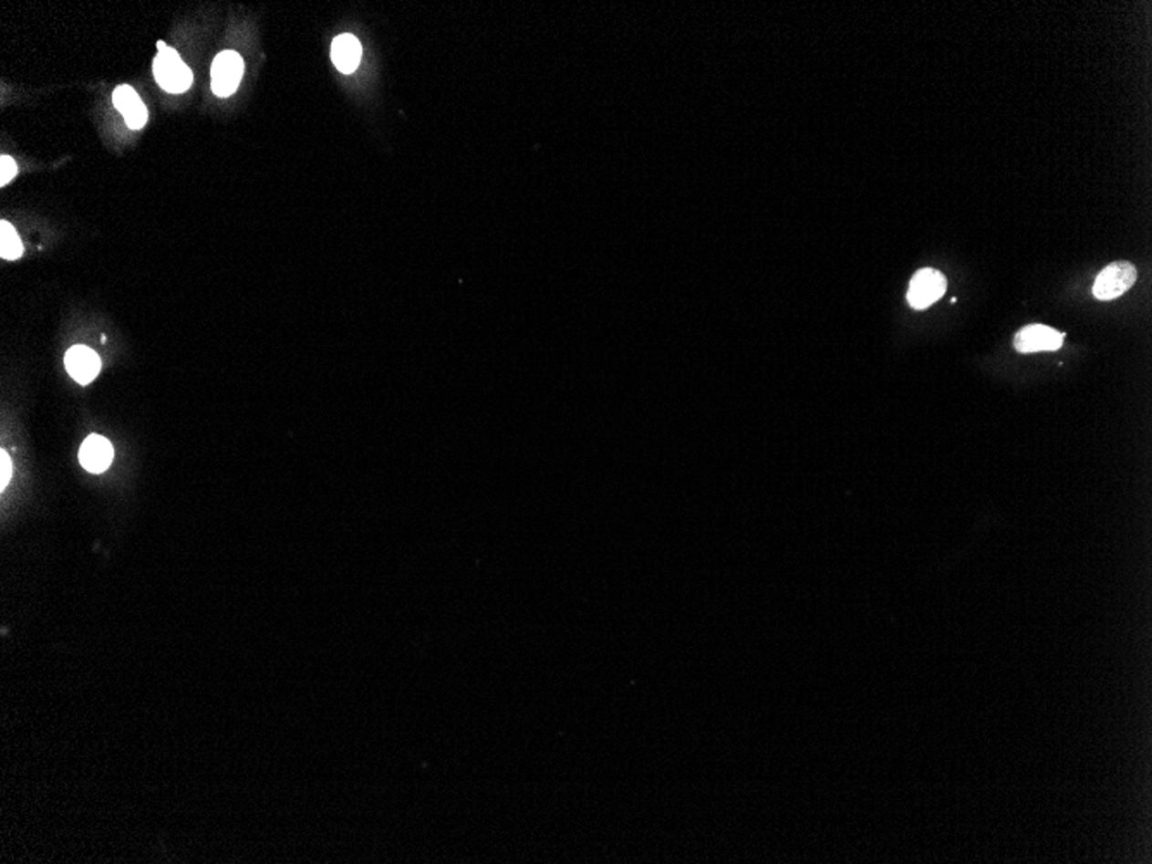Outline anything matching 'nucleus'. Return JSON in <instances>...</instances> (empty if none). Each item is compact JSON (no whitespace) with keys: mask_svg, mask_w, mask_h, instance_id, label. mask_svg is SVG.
<instances>
[{"mask_svg":"<svg viewBox=\"0 0 1152 864\" xmlns=\"http://www.w3.org/2000/svg\"><path fill=\"white\" fill-rule=\"evenodd\" d=\"M948 290L946 276L931 267L919 269L913 276L908 288V302L913 309H927L933 302L940 299Z\"/></svg>","mask_w":1152,"mask_h":864,"instance_id":"7ed1b4c3","label":"nucleus"},{"mask_svg":"<svg viewBox=\"0 0 1152 864\" xmlns=\"http://www.w3.org/2000/svg\"><path fill=\"white\" fill-rule=\"evenodd\" d=\"M11 476H13L11 457L5 451H2L0 453V488L7 487V484L11 482Z\"/></svg>","mask_w":1152,"mask_h":864,"instance_id":"f8f14e48","label":"nucleus"},{"mask_svg":"<svg viewBox=\"0 0 1152 864\" xmlns=\"http://www.w3.org/2000/svg\"><path fill=\"white\" fill-rule=\"evenodd\" d=\"M112 102L116 109L125 116V121L131 130H140L147 123L149 120L147 108L143 106L142 99L131 87L128 85L118 87L112 94Z\"/></svg>","mask_w":1152,"mask_h":864,"instance_id":"6e6552de","label":"nucleus"},{"mask_svg":"<svg viewBox=\"0 0 1152 864\" xmlns=\"http://www.w3.org/2000/svg\"><path fill=\"white\" fill-rule=\"evenodd\" d=\"M66 370L78 381L79 385H88L94 381L100 371V359L92 349L85 346L71 347L66 354Z\"/></svg>","mask_w":1152,"mask_h":864,"instance_id":"423d86ee","label":"nucleus"},{"mask_svg":"<svg viewBox=\"0 0 1152 864\" xmlns=\"http://www.w3.org/2000/svg\"><path fill=\"white\" fill-rule=\"evenodd\" d=\"M244 77V59L235 50H223L211 68V87L218 97H230Z\"/></svg>","mask_w":1152,"mask_h":864,"instance_id":"20e7f679","label":"nucleus"},{"mask_svg":"<svg viewBox=\"0 0 1152 864\" xmlns=\"http://www.w3.org/2000/svg\"><path fill=\"white\" fill-rule=\"evenodd\" d=\"M114 449L111 442L100 435H90L79 449V463L90 473L106 472L111 466Z\"/></svg>","mask_w":1152,"mask_h":864,"instance_id":"0eeeda50","label":"nucleus"},{"mask_svg":"<svg viewBox=\"0 0 1152 864\" xmlns=\"http://www.w3.org/2000/svg\"><path fill=\"white\" fill-rule=\"evenodd\" d=\"M16 162L9 156L0 159V185H7L16 176Z\"/></svg>","mask_w":1152,"mask_h":864,"instance_id":"9b49d317","label":"nucleus"},{"mask_svg":"<svg viewBox=\"0 0 1152 864\" xmlns=\"http://www.w3.org/2000/svg\"><path fill=\"white\" fill-rule=\"evenodd\" d=\"M1136 280V269L1134 265L1120 261L1113 263L1101 271V275L1094 283V297L1099 300H1113L1123 296L1128 288L1134 286Z\"/></svg>","mask_w":1152,"mask_h":864,"instance_id":"f03ea898","label":"nucleus"},{"mask_svg":"<svg viewBox=\"0 0 1152 864\" xmlns=\"http://www.w3.org/2000/svg\"><path fill=\"white\" fill-rule=\"evenodd\" d=\"M158 50L152 69L159 85L170 94H182L189 90L193 81L189 66L180 59L174 48L168 47L164 42H159Z\"/></svg>","mask_w":1152,"mask_h":864,"instance_id":"f257e3e1","label":"nucleus"},{"mask_svg":"<svg viewBox=\"0 0 1152 864\" xmlns=\"http://www.w3.org/2000/svg\"><path fill=\"white\" fill-rule=\"evenodd\" d=\"M21 254H23V244L17 236L15 226L7 221H2L0 223V255L4 259L15 261L17 257H21Z\"/></svg>","mask_w":1152,"mask_h":864,"instance_id":"9d476101","label":"nucleus"},{"mask_svg":"<svg viewBox=\"0 0 1152 864\" xmlns=\"http://www.w3.org/2000/svg\"><path fill=\"white\" fill-rule=\"evenodd\" d=\"M363 48L354 35H338L332 44V61L338 71L350 75L361 63Z\"/></svg>","mask_w":1152,"mask_h":864,"instance_id":"1a4fd4ad","label":"nucleus"},{"mask_svg":"<svg viewBox=\"0 0 1152 864\" xmlns=\"http://www.w3.org/2000/svg\"><path fill=\"white\" fill-rule=\"evenodd\" d=\"M1064 333L1045 327V325H1028L1016 333L1014 347L1022 354L1032 352H1053L1063 346Z\"/></svg>","mask_w":1152,"mask_h":864,"instance_id":"39448f33","label":"nucleus"}]
</instances>
